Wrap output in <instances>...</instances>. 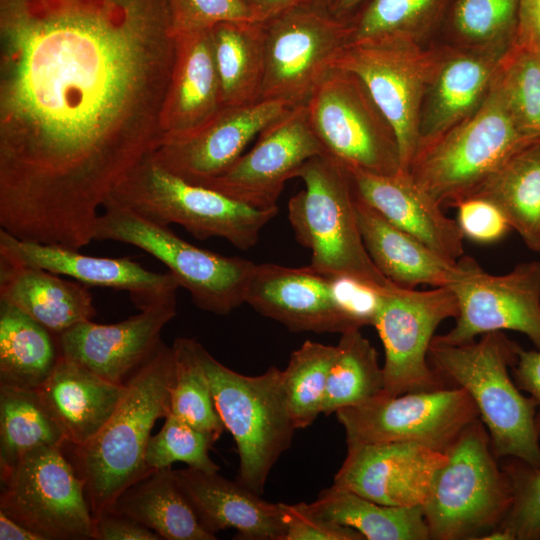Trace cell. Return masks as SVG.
Here are the masks:
<instances>
[{
	"label": "cell",
	"mask_w": 540,
	"mask_h": 540,
	"mask_svg": "<svg viewBox=\"0 0 540 540\" xmlns=\"http://www.w3.org/2000/svg\"><path fill=\"white\" fill-rule=\"evenodd\" d=\"M457 263L459 273L448 288L459 313L454 327L436 339L457 345L488 332L513 330L540 349V261L518 263L502 275L487 273L470 256Z\"/></svg>",
	"instance_id": "obj_17"
},
{
	"label": "cell",
	"mask_w": 540,
	"mask_h": 540,
	"mask_svg": "<svg viewBox=\"0 0 540 540\" xmlns=\"http://www.w3.org/2000/svg\"><path fill=\"white\" fill-rule=\"evenodd\" d=\"M265 72L261 100L307 105L313 91L350 42V17L336 16L314 1L263 22Z\"/></svg>",
	"instance_id": "obj_12"
},
{
	"label": "cell",
	"mask_w": 540,
	"mask_h": 540,
	"mask_svg": "<svg viewBox=\"0 0 540 540\" xmlns=\"http://www.w3.org/2000/svg\"><path fill=\"white\" fill-rule=\"evenodd\" d=\"M495 82L520 129L540 141V57L514 45L502 59Z\"/></svg>",
	"instance_id": "obj_41"
},
{
	"label": "cell",
	"mask_w": 540,
	"mask_h": 540,
	"mask_svg": "<svg viewBox=\"0 0 540 540\" xmlns=\"http://www.w3.org/2000/svg\"><path fill=\"white\" fill-rule=\"evenodd\" d=\"M297 178L305 188L290 198L288 219L296 240L311 251L310 266L378 290L395 285L376 267L364 245L351 172L321 154L305 162Z\"/></svg>",
	"instance_id": "obj_4"
},
{
	"label": "cell",
	"mask_w": 540,
	"mask_h": 540,
	"mask_svg": "<svg viewBox=\"0 0 540 540\" xmlns=\"http://www.w3.org/2000/svg\"><path fill=\"white\" fill-rule=\"evenodd\" d=\"M515 45L540 57V0H521Z\"/></svg>",
	"instance_id": "obj_49"
},
{
	"label": "cell",
	"mask_w": 540,
	"mask_h": 540,
	"mask_svg": "<svg viewBox=\"0 0 540 540\" xmlns=\"http://www.w3.org/2000/svg\"><path fill=\"white\" fill-rule=\"evenodd\" d=\"M65 445V435L37 389L0 385V471L36 449Z\"/></svg>",
	"instance_id": "obj_35"
},
{
	"label": "cell",
	"mask_w": 540,
	"mask_h": 540,
	"mask_svg": "<svg viewBox=\"0 0 540 540\" xmlns=\"http://www.w3.org/2000/svg\"><path fill=\"white\" fill-rule=\"evenodd\" d=\"M161 537L136 520L113 511L94 518V540H160Z\"/></svg>",
	"instance_id": "obj_47"
},
{
	"label": "cell",
	"mask_w": 540,
	"mask_h": 540,
	"mask_svg": "<svg viewBox=\"0 0 540 540\" xmlns=\"http://www.w3.org/2000/svg\"><path fill=\"white\" fill-rule=\"evenodd\" d=\"M383 291L310 265L262 263L255 264L245 303L293 332L341 334L373 326Z\"/></svg>",
	"instance_id": "obj_9"
},
{
	"label": "cell",
	"mask_w": 540,
	"mask_h": 540,
	"mask_svg": "<svg viewBox=\"0 0 540 540\" xmlns=\"http://www.w3.org/2000/svg\"><path fill=\"white\" fill-rule=\"evenodd\" d=\"M108 199L153 222L180 225L199 240L219 237L241 250L254 247L261 230L278 214V208H252L187 182L161 167L150 155Z\"/></svg>",
	"instance_id": "obj_8"
},
{
	"label": "cell",
	"mask_w": 540,
	"mask_h": 540,
	"mask_svg": "<svg viewBox=\"0 0 540 540\" xmlns=\"http://www.w3.org/2000/svg\"><path fill=\"white\" fill-rule=\"evenodd\" d=\"M0 257L67 276L88 286L126 291L139 309L175 302L174 276L144 268L130 257H96L79 250L21 240L0 228Z\"/></svg>",
	"instance_id": "obj_21"
},
{
	"label": "cell",
	"mask_w": 540,
	"mask_h": 540,
	"mask_svg": "<svg viewBox=\"0 0 540 540\" xmlns=\"http://www.w3.org/2000/svg\"><path fill=\"white\" fill-rule=\"evenodd\" d=\"M260 22L287 9L313 0H243Z\"/></svg>",
	"instance_id": "obj_50"
},
{
	"label": "cell",
	"mask_w": 540,
	"mask_h": 540,
	"mask_svg": "<svg viewBox=\"0 0 540 540\" xmlns=\"http://www.w3.org/2000/svg\"><path fill=\"white\" fill-rule=\"evenodd\" d=\"M348 170L361 199L389 222L448 259L457 261L464 255V236L457 221L407 171L377 175Z\"/></svg>",
	"instance_id": "obj_25"
},
{
	"label": "cell",
	"mask_w": 540,
	"mask_h": 540,
	"mask_svg": "<svg viewBox=\"0 0 540 540\" xmlns=\"http://www.w3.org/2000/svg\"><path fill=\"white\" fill-rule=\"evenodd\" d=\"M176 301L155 305L114 324L80 322L57 335L60 355L96 375L125 384L156 351Z\"/></svg>",
	"instance_id": "obj_22"
},
{
	"label": "cell",
	"mask_w": 540,
	"mask_h": 540,
	"mask_svg": "<svg viewBox=\"0 0 540 540\" xmlns=\"http://www.w3.org/2000/svg\"><path fill=\"white\" fill-rule=\"evenodd\" d=\"M175 35L209 30L222 22H260L243 0H167Z\"/></svg>",
	"instance_id": "obj_44"
},
{
	"label": "cell",
	"mask_w": 540,
	"mask_h": 540,
	"mask_svg": "<svg viewBox=\"0 0 540 540\" xmlns=\"http://www.w3.org/2000/svg\"><path fill=\"white\" fill-rule=\"evenodd\" d=\"M521 0H448L434 43L455 48H511Z\"/></svg>",
	"instance_id": "obj_36"
},
{
	"label": "cell",
	"mask_w": 540,
	"mask_h": 540,
	"mask_svg": "<svg viewBox=\"0 0 540 540\" xmlns=\"http://www.w3.org/2000/svg\"><path fill=\"white\" fill-rule=\"evenodd\" d=\"M289 109L272 100L222 107L198 128L164 138L150 156L170 173L203 185L223 174L255 136Z\"/></svg>",
	"instance_id": "obj_19"
},
{
	"label": "cell",
	"mask_w": 540,
	"mask_h": 540,
	"mask_svg": "<svg viewBox=\"0 0 540 540\" xmlns=\"http://www.w3.org/2000/svg\"><path fill=\"white\" fill-rule=\"evenodd\" d=\"M457 223L464 238L490 244L504 238L511 229L501 210L491 201L470 197L457 206Z\"/></svg>",
	"instance_id": "obj_46"
},
{
	"label": "cell",
	"mask_w": 540,
	"mask_h": 540,
	"mask_svg": "<svg viewBox=\"0 0 540 540\" xmlns=\"http://www.w3.org/2000/svg\"><path fill=\"white\" fill-rule=\"evenodd\" d=\"M110 511L136 520L161 539H216L200 524L171 467L153 470L131 485Z\"/></svg>",
	"instance_id": "obj_30"
},
{
	"label": "cell",
	"mask_w": 540,
	"mask_h": 540,
	"mask_svg": "<svg viewBox=\"0 0 540 540\" xmlns=\"http://www.w3.org/2000/svg\"><path fill=\"white\" fill-rule=\"evenodd\" d=\"M0 300L19 308L56 336L96 315L88 286L3 257Z\"/></svg>",
	"instance_id": "obj_28"
},
{
	"label": "cell",
	"mask_w": 540,
	"mask_h": 540,
	"mask_svg": "<svg viewBox=\"0 0 540 540\" xmlns=\"http://www.w3.org/2000/svg\"><path fill=\"white\" fill-rule=\"evenodd\" d=\"M357 193V191H356ZM356 216L366 250L380 272L396 285L448 287L457 261L448 259L398 228L356 194Z\"/></svg>",
	"instance_id": "obj_27"
},
{
	"label": "cell",
	"mask_w": 540,
	"mask_h": 540,
	"mask_svg": "<svg viewBox=\"0 0 540 540\" xmlns=\"http://www.w3.org/2000/svg\"><path fill=\"white\" fill-rule=\"evenodd\" d=\"M199 342L175 339V379L171 391V412L217 441L225 430L214 405L206 370L199 356Z\"/></svg>",
	"instance_id": "obj_39"
},
{
	"label": "cell",
	"mask_w": 540,
	"mask_h": 540,
	"mask_svg": "<svg viewBox=\"0 0 540 540\" xmlns=\"http://www.w3.org/2000/svg\"><path fill=\"white\" fill-rule=\"evenodd\" d=\"M285 534L283 540H364L357 530L323 517L309 503H280Z\"/></svg>",
	"instance_id": "obj_45"
},
{
	"label": "cell",
	"mask_w": 540,
	"mask_h": 540,
	"mask_svg": "<svg viewBox=\"0 0 540 540\" xmlns=\"http://www.w3.org/2000/svg\"><path fill=\"white\" fill-rule=\"evenodd\" d=\"M310 507L323 517L349 526L367 540H429L422 506H389L350 490L323 489Z\"/></svg>",
	"instance_id": "obj_34"
},
{
	"label": "cell",
	"mask_w": 540,
	"mask_h": 540,
	"mask_svg": "<svg viewBox=\"0 0 540 540\" xmlns=\"http://www.w3.org/2000/svg\"><path fill=\"white\" fill-rule=\"evenodd\" d=\"M512 489V504L497 527L511 540H540V464L509 457L502 465Z\"/></svg>",
	"instance_id": "obj_43"
},
{
	"label": "cell",
	"mask_w": 540,
	"mask_h": 540,
	"mask_svg": "<svg viewBox=\"0 0 540 540\" xmlns=\"http://www.w3.org/2000/svg\"><path fill=\"white\" fill-rule=\"evenodd\" d=\"M518 348L502 331L457 345L434 336L428 360L446 384L464 389L471 397L497 458L513 457L539 465L536 402L520 392L508 371L516 361Z\"/></svg>",
	"instance_id": "obj_3"
},
{
	"label": "cell",
	"mask_w": 540,
	"mask_h": 540,
	"mask_svg": "<svg viewBox=\"0 0 540 540\" xmlns=\"http://www.w3.org/2000/svg\"><path fill=\"white\" fill-rule=\"evenodd\" d=\"M59 357L56 335L19 308L0 300V385L37 389Z\"/></svg>",
	"instance_id": "obj_33"
},
{
	"label": "cell",
	"mask_w": 540,
	"mask_h": 540,
	"mask_svg": "<svg viewBox=\"0 0 540 540\" xmlns=\"http://www.w3.org/2000/svg\"><path fill=\"white\" fill-rule=\"evenodd\" d=\"M222 107L261 100L265 72L261 22H222L209 29Z\"/></svg>",
	"instance_id": "obj_31"
},
{
	"label": "cell",
	"mask_w": 540,
	"mask_h": 540,
	"mask_svg": "<svg viewBox=\"0 0 540 540\" xmlns=\"http://www.w3.org/2000/svg\"><path fill=\"white\" fill-rule=\"evenodd\" d=\"M475 196L495 204L526 247L540 253V141L514 153Z\"/></svg>",
	"instance_id": "obj_32"
},
{
	"label": "cell",
	"mask_w": 540,
	"mask_h": 540,
	"mask_svg": "<svg viewBox=\"0 0 540 540\" xmlns=\"http://www.w3.org/2000/svg\"><path fill=\"white\" fill-rule=\"evenodd\" d=\"M0 540H43V538L0 510Z\"/></svg>",
	"instance_id": "obj_51"
},
{
	"label": "cell",
	"mask_w": 540,
	"mask_h": 540,
	"mask_svg": "<svg viewBox=\"0 0 540 540\" xmlns=\"http://www.w3.org/2000/svg\"><path fill=\"white\" fill-rule=\"evenodd\" d=\"M336 351V345L306 340L291 353L287 367L282 370L289 412L296 429L312 425L322 414L328 374Z\"/></svg>",
	"instance_id": "obj_40"
},
{
	"label": "cell",
	"mask_w": 540,
	"mask_h": 540,
	"mask_svg": "<svg viewBox=\"0 0 540 540\" xmlns=\"http://www.w3.org/2000/svg\"><path fill=\"white\" fill-rule=\"evenodd\" d=\"M306 107L324 154L350 170L377 175L402 170L396 133L356 74L333 67Z\"/></svg>",
	"instance_id": "obj_11"
},
{
	"label": "cell",
	"mask_w": 540,
	"mask_h": 540,
	"mask_svg": "<svg viewBox=\"0 0 540 540\" xmlns=\"http://www.w3.org/2000/svg\"><path fill=\"white\" fill-rule=\"evenodd\" d=\"M94 227V240L135 246L163 263L201 310L227 315L245 303L253 261L199 248L112 200H106Z\"/></svg>",
	"instance_id": "obj_10"
},
{
	"label": "cell",
	"mask_w": 540,
	"mask_h": 540,
	"mask_svg": "<svg viewBox=\"0 0 540 540\" xmlns=\"http://www.w3.org/2000/svg\"><path fill=\"white\" fill-rule=\"evenodd\" d=\"M174 474L206 531L215 535L233 529L237 539L283 540L285 525L280 503L265 501L261 494L218 472L188 467L174 470Z\"/></svg>",
	"instance_id": "obj_24"
},
{
	"label": "cell",
	"mask_w": 540,
	"mask_h": 540,
	"mask_svg": "<svg viewBox=\"0 0 540 540\" xmlns=\"http://www.w3.org/2000/svg\"><path fill=\"white\" fill-rule=\"evenodd\" d=\"M215 440L186 421L169 414L160 431L150 437L145 462L150 470L171 467L180 461L205 472H218L219 466L209 457Z\"/></svg>",
	"instance_id": "obj_42"
},
{
	"label": "cell",
	"mask_w": 540,
	"mask_h": 540,
	"mask_svg": "<svg viewBox=\"0 0 540 540\" xmlns=\"http://www.w3.org/2000/svg\"><path fill=\"white\" fill-rule=\"evenodd\" d=\"M335 415L347 445L415 442L442 452L479 418L471 397L455 386L398 396L382 393Z\"/></svg>",
	"instance_id": "obj_16"
},
{
	"label": "cell",
	"mask_w": 540,
	"mask_h": 540,
	"mask_svg": "<svg viewBox=\"0 0 540 540\" xmlns=\"http://www.w3.org/2000/svg\"><path fill=\"white\" fill-rule=\"evenodd\" d=\"M440 57V45L429 46L381 37L348 43L333 67L356 74L392 125L401 168L407 171L419 146L423 98Z\"/></svg>",
	"instance_id": "obj_13"
},
{
	"label": "cell",
	"mask_w": 540,
	"mask_h": 540,
	"mask_svg": "<svg viewBox=\"0 0 540 540\" xmlns=\"http://www.w3.org/2000/svg\"><path fill=\"white\" fill-rule=\"evenodd\" d=\"M37 390L62 429L66 445L79 446L93 438L111 418L126 384L110 382L60 355Z\"/></svg>",
	"instance_id": "obj_26"
},
{
	"label": "cell",
	"mask_w": 540,
	"mask_h": 540,
	"mask_svg": "<svg viewBox=\"0 0 540 540\" xmlns=\"http://www.w3.org/2000/svg\"><path fill=\"white\" fill-rule=\"evenodd\" d=\"M422 505L432 540L480 539L497 528L512 504L509 478L477 418L446 449Z\"/></svg>",
	"instance_id": "obj_6"
},
{
	"label": "cell",
	"mask_w": 540,
	"mask_h": 540,
	"mask_svg": "<svg viewBox=\"0 0 540 540\" xmlns=\"http://www.w3.org/2000/svg\"><path fill=\"white\" fill-rule=\"evenodd\" d=\"M511 368L518 388L528 392L536 402L535 425L540 436V349L525 350L519 346Z\"/></svg>",
	"instance_id": "obj_48"
},
{
	"label": "cell",
	"mask_w": 540,
	"mask_h": 540,
	"mask_svg": "<svg viewBox=\"0 0 540 540\" xmlns=\"http://www.w3.org/2000/svg\"><path fill=\"white\" fill-rule=\"evenodd\" d=\"M366 0H333L331 11L339 17H350Z\"/></svg>",
	"instance_id": "obj_52"
},
{
	"label": "cell",
	"mask_w": 540,
	"mask_h": 540,
	"mask_svg": "<svg viewBox=\"0 0 540 540\" xmlns=\"http://www.w3.org/2000/svg\"><path fill=\"white\" fill-rule=\"evenodd\" d=\"M336 349L322 406L326 416L369 401L384 391L377 351L360 329L341 333Z\"/></svg>",
	"instance_id": "obj_38"
},
{
	"label": "cell",
	"mask_w": 540,
	"mask_h": 540,
	"mask_svg": "<svg viewBox=\"0 0 540 540\" xmlns=\"http://www.w3.org/2000/svg\"><path fill=\"white\" fill-rule=\"evenodd\" d=\"M198 350L217 413L236 444V480L262 494L273 466L291 446L297 430L282 370L272 366L260 375H244L220 363L201 343Z\"/></svg>",
	"instance_id": "obj_7"
},
{
	"label": "cell",
	"mask_w": 540,
	"mask_h": 540,
	"mask_svg": "<svg viewBox=\"0 0 540 540\" xmlns=\"http://www.w3.org/2000/svg\"><path fill=\"white\" fill-rule=\"evenodd\" d=\"M316 4L329 8L331 10V5L333 0H313Z\"/></svg>",
	"instance_id": "obj_53"
},
{
	"label": "cell",
	"mask_w": 540,
	"mask_h": 540,
	"mask_svg": "<svg viewBox=\"0 0 540 540\" xmlns=\"http://www.w3.org/2000/svg\"><path fill=\"white\" fill-rule=\"evenodd\" d=\"M174 72L164 110L165 138L194 130L221 108L209 30L176 35Z\"/></svg>",
	"instance_id": "obj_29"
},
{
	"label": "cell",
	"mask_w": 540,
	"mask_h": 540,
	"mask_svg": "<svg viewBox=\"0 0 540 540\" xmlns=\"http://www.w3.org/2000/svg\"><path fill=\"white\" fill-rule=\"evenodd\" d=\"M458 313L457 298L448 287L416 290L395 284L382 292L373 326L385 353L384 395L448 386L431 367L428 353L437 327Z\"/></svg>",
	"instance_id": "obj_15"
},
{
	"label": "cell",
	"mask_w": 540,
	"mask_h": 540,
	"mask_svg": "<svg viewBox=\"0 0 540 540\" xmlns=\"http://www.w3.org/2000/svg\"><path fill=\"white\" fill-rule=\"evenodd\" d=\"M447 2L366 0L350 16V42L394 37L429 46L436 40Z\"/></svg>",
	"instance_id": "obj_37"
},
{
	"label": "cell",
	"mask_w": 540,
	"mask_h": 540,
	"mask_svg": "<svg viewBox=\"0 0 540 540\" xmlns=\"http://www.w3.org/2000/svg\"><path fill=\"white\" fill-rule=\"evenodd\" d=\"M63 448L36 449L0 471V510L43 540H94L84 483Z\"/></svg>",
	"instance_id": "obj_14"
},
{
	"label": "cell",
	"mask_w": 540,
	"mask_h": 540,
	"mask_svg": "<svg viewBox=\"0 0 540 540\" xmlns=\"http://www.w3.org/2000/svg\"><path fill=\"white\" fill-rule=\"evenodd\" d=\"M167 0H0V226L79 250L163 142Z\"/></svg>",
	"instance_id": "obj_1"
},
{
	"label": "cell",
	"mask_w": 540,
	"mask_h": 540,
	"mask_svg": "<svg viewBox=\"0 0 540 540\" xmlns=\"http://www.w3.org/2000/svg\"><path fill=\"white\" fill-rule=\"evenodd\" d=\"M174 379V350L161 341L125 382V394L103 428L82 445H68L94 518L110 511L126 489L153 471L145 454L155 422L171 412Z\"/></svg>",
	"instance_id": "obj_2"
},
{
	"label": "cell",
	"mask_w": 540,
	"mask_h": 540,
	"mask_svg": "<svg viewBox=\"0 0 540 540\" xmlns=\"http://www.w3.org/2000/svg\"><path fill=\"white\" fill-rule=\"evenodd\" d=\"M532 142L494 80L489 96L473 115L418 146L407 172L443 209L456 208Z\"/></svg>",
	"instance_id": "obj_5"
},
{
	"label": "cell",
	"mask_w": 540,
	"mask_h": 540,
	"mask_svg": "<svg viewBox=\"0 0 540 540\" xmlns=\"http://www.w3.org/2000/svg\"><path fill=\"white\" fill-rule=\"evenodd\" d=\"M445 452L415 442L347 445L333 486L389 506H422Z\"/></svg>",
	"instance_id": "obj_20"
},
{
	"label": "cell",
	"mask_w": 540,
	"mask_h": 540,
	"mask_svg": "<svg viewBox=\"0 0 540 540\" xmlns=\"http://www.w3.org/2000/svg\"><path fill=\"white\" fill-rule=\"evenodd\" d=\"M439 45V61L420 110L419 145L458 125L484 104L499 65L512 48Z\"/></svg>",
	"instance_id": "obj_23"
},
{
	"label": "cell",
	"mask_w": 540,
	"mask_h": 540,
	"mask_svg": "<svg viewBox=\"0 0 540 540\" xmlns=\"http://www.w3.org/2000/svg\"><path fill=\"white\" fill-rule=\"evenodd\" d=\"M321 154L323 147L306 105L293 107L260 132L251 150L201 186L252 208L276 209L285 183L297 177L305 162Z\"/></svg>",
	"instance_id": "obj_18"
}]
</instances>
